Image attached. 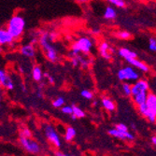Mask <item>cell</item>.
I'll list each match as a JSON object with an SVG mask.
<instances>
[{
    "instance_id": "6da1fadb",
    "label": "cell",
    "mask_w": 156,
    "mask_h": 156,
    "mask_svg": "<svg viewBox=\"0 0 156 156\" xmlns=\"http://www.w3.org/2000/svg\"><path fill=\"white\" fill-rule=\"evenodd\" d=\"M54 37H55L54 33H48V32L42 33L38 37V43L42 51H44V54L47 57V59L52 63L57 62L59 59L58 52L51 43V41L54 39Z\"/></svg>"
},
{
    "instance_id": "7a4b0ae2",
    "label": "cell",
    "mask_w": 156,
    "mask_h": 156,
    "mask_svg": "<svg viewBox=\"0 0 156 156\" xmlns=\"http://www.w3.org/2000/svg\"><path fill=\"white\" fill-rule=\"evenodd\" d=\"M6 28L17 41L23 35L25 29V20L21 14H15L8 21Z\"/></svg>"
},
{
    "instance_id": "3957f363",
    "label": "cell",
    "mask_w": 156,
    "mask_h": 156,
    "mask_svg": "<svg viewBox=\"0 0 156 156\" xmlns=\"http://www.w3.org/2000/svg\"><path fill=\"white\" fill-rule=\"evenodd\" d=\"M94 44L95 41L94 38L90 37H81L72 44L71 51H70V56L79 55L80 53L88 54L91 52Z\"/></svg>"
},
{
    "instance_id": "277c9868",
    "label": "cell",
    "mask_w": 156,
    "mask_h": 156,
    "mask_svg": "<svg viewBox=\"0 0 156 156\" xmlns=\"http://www.w3.org/2000/svg\"><path fill=\"white\" fill-rule=\"evenodd\" d=\"M118 79L122 81L125 80H137L139 79V74L133 66H125L121 68L117 72Z\"/></svg>"
},
{
    "instance_id": "5b68a950",
    "label": "cell",
    "mask_w": 156,
    "mask_h": 156,
    "mask_svg": "<svg viewBox=\"0 0 156 156\" xmlns=\"http://www.w3.org/2000/svg\"><path fill=\"white\" fill-rule=\"evenodd\" d=\"M146 105L148 107V116L147 120L150 121L151 122H156V94H149Z\"/></svg>"
},
{
    "instance_id": "8992f818",
    "label": "cell",
    "mask_w": 156,
    "mask_h": 156,
    "mask_svg": "<svg viewBox=\"0 0 156 156\" xmlns=\"http://www.w3.org/2000/svg\"><path fill=\"white\" fill-rule=\"evenodd\" d=\"M20 142H21V145L28 152L36 154L40 151V146L38 145V143L30 139V137H20Z\"/></svg>"
},
{
    "instance_id": "52a82bcc",
    "label": "cell",
    "mask_w": 156,
    "mask_h": 156,
    "mask_svg": "<svg viewBox=\"0 0 156 156\" xmlns=\"http://www.w3.org/2000/svg\"><path fill=\"white\" fill-rule=\"evenodd\" d=\"M45 135H46L48 140L51 143H52L56 148L61 147V141H60L59 136L51 124L45 125Z\"/></svg>"
},
{
    "instance_id": "ba28073f",
    "label": "cell",
    "mask_w": 156,
    "mask_h": 156,
    "mask_svg": "<svg viewBox=\"0 0 156 156\" xmlns=\"http://www.w3.org/2000/svg\"><path fill=\"white\" fill-rule=\"evenodd\" d=\"M149 89H150V85L146 80H144V79L137 80L136 81V83H134L132 85V94H131V96H133L138 93H141V92H148Z\"/></svg>"
},
{
    "instance_id": "9c48e42d",
    "label": "cell",
    "mask_w": 156,
    "mask_h": 156,
    "mask_svg": "<svg viewBox=\"0 0 156 156\" xmlns=\"http://www.w3.org/2000/svg\"><path fill=\"white\" fill-rule=\"evenodd\" d=\"M99 53L102 57L106 60H110L112 58V54L114 52V50L111 48V46L108 43L107 41H102L98 46Z\"/></svg>"
},
{
    "instance_id": "30bf717a",
    "label": "cell",
    "mask_w": 156,
    "mask_h": 156,
    "mask_svg": "<svg viewBox=\"0 0 156 156\" xmlns=\"http://www.w3.org/2000/svg\"><path fill=\"white\" fill-rule=\"evenodd\" d=\"M15 39L12 37V35L9 32L7 28H1L0 29V44L1 46H8L13 45L15 43Z\"/></svg>"
},
{
    "instance_id": "8fae6325",
    "label": "cell",
    "mask_w": 156,
    "mask_h": 156,
    "mask_svg": "<svg viewBox=\"0 0 156 156\" xmlns=\"http://www.w3.org/2000/svg\"><path fill=\"white\" fill-rule=\"evenodd\" d=\"M0 84H1V86L3 88H5L7 90L14 89V84H13L12 79L4 69L0 70Z\"/></svg>"
},
{
    "instance_id": "7c38bea8",
    "label": "cell",
    "mask_w": 156,
    "mask_h": 156,
    "mask_svg": "<svg viewBox=\"0 0 156 156\" xmlns=\"http://www.w3.org/2000/svg\"><path fill=\"white\" fill-rule=\"evenodd\" d=\"M108 134L112 136H115L123 140H133L134 139V136L129 133L128 131H120L116 128L114 129H110L108 131Z\"/></svg>"
},
{
    "instance_id": "4fadbf2b",
    "label": "cell",
    "mask_w": 156,
    "mask_h": 156,
    "mask_svg": "<svg viewBox=\"0 0 156 156\" xmlns=\"http://www.w3.org/2000/svg\"><path fill=\"white\" fill-rule=\"evenodd\" d=\"M20 52L26 58H34L36 56V48L34 44H25L20 48Z\"/></svg>"
},
{
    "instance_id": "5bb4252c",
    "label": "cell",
    "mask_w": 156,
    "mask_h": 156,
    "mask_svg": "<svg viewBox=\"0 0 156 156\" xmlns=\"http://www.w3.org/2000/svg\"><path fill=\"white\" fill-rule=\"evenodd\" d=\"M118 54L125 61L132 59V58H136V53L128 48H120L118 50Z\"/></svg>"
},
{
    "instance_id": "9a60e30c",
    "label": "cell",
    "mask_w": 156,
    "mask_h": 156,
    "mask_svg": "<svg viewBox=\"0 0 156 156\" xmlns=\"http://www.w3.org/2000/svg\"><path fill=\"white\" fill-rule=\"evenodd\" d=\"M126 62L128 63L129 65H131L132 66L139 69L140 71L142 72H148L149 71V67L146 64H144L143 62L139 61L138 59L136 58H132V59H129V60H126Z\"/></svg>"
},
{
    "instance_id": "2e32d148",
    "label": "cell",
    "mask_w": 156,
    "mask_h": 156,
    "mask_svg": "<svg viewBox=\"0 0 156 156\" xmlns=\"http://www.w3.org/2000/svg\"><path fill=\"white\" fill-rule=\"evenodd\" d=\"M148 95H149V93L148 92H141V93H138L135 95L132 96V99H133V102L135 103V105L136 107L142 105L144 103H146L147 101V98H148Z\"/></svg>"
},
{
    "instance_id": "e0dca14e",
    "label": "cell",
    "mask_w": 156,
    "mask_h": 156,
    "mask_svg": "<svg viewBox=\"0 0 156 156\" xmlns=\"http://www.w3.org/2000/svg\"><path fill=\"white\" fill-rule=\"evenodd\" d=\"M43 72H42V69L39 66H34L32 68V78L35 81L39 82L43 79Z\"/></svg>"
},
{
    "instance_id": "ac0fdd59",
    "label": "cell",
    "mask_w": 156,
    "mask_h": 156,
    "mask_svg": "<svg viewBox=\"0 0 156 156\" xmlns=\"http://www.w3.org/2000/svg\"><path fill=\"white\" fill-rule=\"evenodd\" d=\"M104 18L106 20H109V21L115 20L117 18V12H116L115 9L111 6L106 7L105 11H104Z\"/></svg>"
},
{
    "instance_id": "d6986e66",
    "label": "cell",
    "mask_w": 156,
    "mask_h": 156,
    "mask_svg": "<svg viewBox=\"0 0 156 156\" xmlns=\"http://www.w3.org/2000/svg\"><path fill=\"white\" fill-rule=\"evenodd\" d=\"M102 105L108 111H114L116 108L115 103L108 97H103L102 98Z\"/></svg>"
},
{
    "instance_id": "ffe728a7",
    "label": "cell",
    "mask_w": 156,
    "mask_h": 156,
    "mask_svg": "<svg viewBox=\"0 0 156 156\" xmlns=\"http://www.w3.org/2000/svg\"><path fill=\"white\" fill-rule=\"evenodd\" d=\"M76 136V130L71 126H68L66 130V135H65V138L66 141H71Z\"/></svg>"
},
{
    "instance_id": "44dd1931",
    "label": "cell",
    "mask_w": 156,
    "mask_h": 156,
    "mask_svg": "<svg viewBox=\"0 0 156 156\" xmlns=\"http://www.w3.org/2000/svg\"><path fill=\"white\" fill-rule=\"evenodd\" d=\"M106 1H108L110 5L119 9H124L126 7L125 0H106Z\"/></svg>"
},
{
    "instance_id": "7402d4cb",
    "label": "cell",
    "mask_w": 156,
    "mask_h": 156,
    "mask_svg": "<svg viewBox=\"0 0 156 156\" xmlns=\"http://www.w3.org/2000/svg\"><path fill=\"white\" fill-rule=\"evenodd\" d=\"M74 56H75V55H74ZM77 57H78L79 62H80V66L82 68H87V67L90 66L91 61H90L88 58H85L84 56H82V55H80V54L77 55Z\"/></svg>"
},
{
    "instance_id": "603a6c76",
    "label": "cell",
    "mask_w": 156,
    "mask_h": 156,
    "mask_svg": "<svg viewBox=\"0 0 156 156\" xmlns=\"http://www.w3.org/2000/svg\"><path fill=\"white\" fill-rule=\"evenodd\" d=\"M72 107H73V114H74L78 119L83 118V117L85 116L84 111H83L80 108H79V107H77V106H75V105H73Z\"/></svg>"
},
{
    "instance_id": "cb8c5ba5",
    "label": "cell",
    "mask_w": 156,
    "mask_h": 156,
    "mask_svg": "<svg viewBox=\"0 0 156 156\" xmlns=\"http://www.w3.org/2000/svg\"><path fill=\"white\" fill-rule=\"evenodd\" d=\"M122 92L125 95L131 96V94H132V85L131 84L124 82V83H122Z\"/></svg>"
},
{
    "instance_id": "d4e9b609",
    "label": "cell",
    "mask_w": 156,
    "mask_h": 156,
    "mask_svg": "<svg viewBox=\"0 0 156 156\" xmlns=\"http://www.w3.org/2000/svg\"><path fill=\"white\" fill-rule=\"evenodd\" d=\"M117 37H118L120 39L127 40V39H130V38H131V34H130L128 31L122 30V31H119V32L117 33Z\"/></svg>"
},
{
    "instance_id": "484cf974",
    "label": "cell",
    "mask_w": 156,
    "mask_h": 156,
    "mask_svg": "<svg viewBox=\"0 0 156 156\" xmlns=\"http://www.w3.org/2000/svg\"><path fill=\"white\" fill-rule=\"evenodd\" d=\"M64 105H65V99H64V97H57L52 102V106L54 108H62V107H64Z\"/></svg>"
},
{
    "instance_id": "4316f807",
    "label": "cell",
    "mask_w": 156,
    "mask_h": 156,
    "mask_svg": "<svg viewBox=\"0 0 156 156\" xmlns=\"http://www.w3.org/2000/svg\"><path fill=\"white\" fill-rule=\"evenodd\" d=\"M80 95L85 99H88V100H91V99H93V97H94V94L90 90H86V89L82 90L80 92Z\"/></svg>"
},
{
    "instance_id": "83f0119b",
    "label": "cell",
    "mask_w": 156,
    "mask_h": 156,
    "mask_svg": "<svg viewBox=\"0 0 156 156\" xmlns=\"http://www.w3.org/2000/svg\"><path fill=\"white\" fill-rule=\"evenodd\" d=\"M149 49L151 51L156 52V38L155 37H151L149 39Z\"/></svg>"
},
{
    "instance_id": "f1b7e54d",
    "label": "cell",
    "mask_w": 156,
    "mask_h": 156,
    "mask_svg": "<svg viewBox=\"0 0 156 156\" xmlns=\"http://www.w3.org/2000/svg\"><path fill=\"white\" fill-rule=\"evenodd\" d=\"M20 136L21 137H31L32 133L28 128H22L20 130Z\"/></svg>"
},
{
    "instance_id": "f546056e",
    "label": "cell",
    "mask_w": 156,
    "mask_h": 156,
    "mask_svg": "<svg viewBox=\"0 0 156 156\" xmlns=\"http://www.w3.org/2000/svg\"><path fill=\"white\" fill-rule=\"evenodd\" d=\"M62 112L64 113V114L72 115L73 114V107H71V106H64V107H62Z\"/></svg>"
},
{
    "instance_id": "4dcf8cb0",
    "label": "cell",
    "mask_w": 156,
    "mask_h": 156,
    "mask_svg": "<svg viewBox=\"0 0 156 156\" xmlns=\"http://www.w3.org/2000/svg\"><path fill=\"white\" fill-rule=\"evenodd\" d=\"M115 128L118 129V130H120V131H128V130H127V126H126L125 124H123V123H119V124H117V125L115 126Z\"/></svg>"
},
{
    "instance_id": "1f68e13d",
    "label": "cell",
    "mask_w": 156,
    "mask_h": 156,
    "mask_svg": "<svg viewBox=\"0 0 156 156\" xmlns=\"http://www.w3.org/2000/svg\"><path fill=\"white\" fill-rule=\"evenodd\" d=\"M44 77H45V78H47L48 81H49L51 84H54L55 80H54V78H53L51 75H50V74H48V73H44Z\"/></svg>"
},
{
    "instance_id": "d6a6232c",
    "label": "cell",
    "mask_w": 156,
    "mask_h": 156,
    "mask_svg": "<svg viewBox=\"0 0 156 156\" xmlns=\"http://www.w3.org/2000/svg\"><path fill=\"white\" fill-rule=\"evenodd\" d=\"M56 154V156H74V155H68V154H65V153H62V152H59V151H57L55 153Z\"/></svg>"
},
{
    "instance_id": "836d02e7",
    "label": "cell",
    "mask_w": 156,
    "mask_h": 156,
    "mask_svg": "<svg viewBox=\"0 0 156 156\" xmlns=\"http://www.w3.org/2000/svg\"><path fill=\"white\" fill-rule=\"evenodd\" d=\"M75 1H77L79 3H86V2L89 1V0H75Z\"/></svg>"
},
{
    "instance_id": "e575fe53",
    "label": "cell",
    "mask_w": 156,
    "mask_h": 156,
    "mask_svg": "<svg viewBox=\"0 0 156 156\" xmlns=\"http://www.w3.org/2000/svg\"><path fill=\"white\" fill-rule=\"evenodd\" d=\"M151 142L156 146V136H153V137L151 138Z\"/></svg>"
},
{
    "instance_id": "d590c367",
    "label": "cell",
    "mask_w": 156,
    "mask_h": 156,
    "mask_svg": "<svg viewBox=\"0 0 156 156\" xmlns=\"http://www.w3.org/2000/svg\"><path fill=\"white\" fill-rule=\"evenodd\" d=\"M37 97H38V98H42V96H43V95H42V94L40 93V90L37 93Z\"/></svg>"
},
{
    "instance_id": "8d00e7d4",
    "label": "cell",
    "mask_w": 156,
    "mask_h": 156,
    "mask_svg": "<svg viewBox=\"0 0 156 156\" xmlns=\"http://www.w3.org/2000/svg\"><path fill=\"white\" fill-rule=\"evenodd\" d=\"M143 1H146V2H155L156 3V0H143Z\"/></svg>"
},
{
    "instance_id": "74e56055",
    "label": "cell",
    "mask_w": 156,
    "mask_h": 156,
    "mask_svg": "<svg viewBox=\"0 0 156 156\" xmlns=\"http://www.w3.org/2000/svg\"><path fill=\"white\" fill-rule=\"evenodd\" d=\"M71 119H72V120H76V119H78V118H77L74 114H72V115H71Z\"/></svg>"
}]
</instances>
